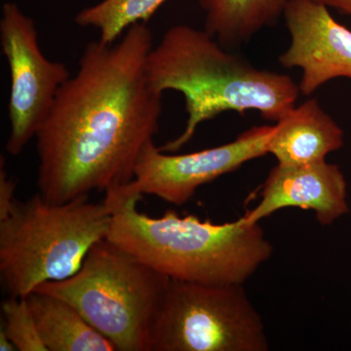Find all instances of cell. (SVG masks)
<instances>
[{
    "mask_svg": "<svg viewBox=\"0 0 351 351\" xmlns=\"http://www.w3.org/2000/svg\"><path fill=\"white\" fill-rule=\"evenodd\" d=\"M152 47L151 29L137 23L119 41H92L83 51L36 136L46 200L66 203L133 181L163 110V94L147 76Z\"/></svg>",
    "mask_w": 351,
    "mask_h": 351,
    "instance_id": "cell-1",
    "label": "cell"
},
{
    "mask_svg": "<svg viewBox=\"0 0 351 351\" xmlns=\"http://www.w3.org/2000/svg\"><path fill=\"white\" fill-rule=\"evenodd\" d=\"M105 193L103 202L112 215L108 241L168 278L244 285L274 253L260 223L244 216L215 223L169 210L152 218L138 211L143 195L132 182Z\"/></svg>",
    "mask_w": 351,
    "mask_h": 351,
    "instance_id": "cell-2",
    "label": "cell"
},
{
    "mask_svg": "<svg viewBox=\"0 0 351 351\" xmlns=\"http://www.w3.org/2000/svg\"><path fill=\"white\" fill-rule=\"evenodd\" d=\"M147 71L154 89L180 92L186 104V127L179 137L159 147L165 152L180 151L200 124L223 112H258L263 119L278 122L301 94L290 75L258 69L205 29L188 25L165 32L147 56Z\"/></svg>",
    "mask_w": 351,
    "mask_h": 351,
    "instance_id": "cell-3",
    "label": "cell"
},
{
    "mask_svg": "<svg viewBox=\"0 0 351 351\" xmlns=\"http://www.w3.org/2000/svg\"><path fill=\"white\" fill-rule=\"evenodd\" d=\"M112 215L88 197L53 203L38 193L16 201L0 219V281L8 297L25 298L41 284L69 278L92 247L107 239Z\"/></svg>",
    "mask_w": 351,
    "mask_h": 351,
    "instance_id": "cell-4",
    "label": "cell"
},
{
    "mask_svg": "<svg viewBox=\"0 0 351 351\" xmlns=\"http://www.w3.org/2000/svg\"><path fill=\"white\" fill-rule=\"evenodd\" d=\"M168 281L104 239L92 247L75 274L41 284L34 291L68 302L117 350L149 351L152 325Z\"/></svg>",
    "mask_w": 351,
    "mask_h": 351,
    "instance_id": "cell-5",
    "label": "cell"
},
{
    "mask_svg": "<svg viewBox=\"0 0 351 351\" xmlns=\"http://www.w3.org/2000/svg\"><path fill=\"white\" fill-rule=\"evenodd\" d=\"M262 316L243 285L168 281L149 351H267Z\"/></svg>",
    "mask_w": 351,
    "mask_h": 351,
    "instance_id": "cell-6",
    "label": "cell"
},
{
    "mask_svg": "<svg viewBox=\"0 0 351 351\" xmlns=\"http://www.w3.org/2000/svg\"><path fill=\"white\" fill-rule=\"evenodd\" d=\"M0 44L11 76L10 133L6 151L11 156H19L36 138L60 89L71 75L66 64L50 61L44 56L34 20L14 2H6L2 6Z\"/></svg>",
    "mask_w": 351,
    "mask_h": 351,
    "instance_id": "cell-7",
    "label": "cell"
},
{
    "mask_svg": "<svg viewBox=\"0 0 351 351\" xmlns=\"http://www.w3.org/2000/svg\"><path fill=\"white\" fill-rule=\"evenodd\" d=\"M276 125L254 126L228 144L186 154H168L151 141L141 152L132 184L138 193L182 206L200 186L269 154Z\"/></svg>",
    "mask_w": 351,
    "mask_h": 351,
    "instance_id": "cell-8",
    "label": "cell"
},
{
    "mask_svg": "<svg viewBox=\"0 0 351 351\" xmlns=\"http://www.w3.org/2000/svg\"><path fill=\"white\" fill-rule=\"evenodd\" d=\"M283 18L290 45L278 57L286 69L302 71L300 91L309 97L337 78L351 80V29L314 0H289Z\"/></svg>",
    "mask_w": 351,
    "mask_h": 351,
    "instance_id": "cell-9",
    "label": "cell"
},
{
    "mask_svg": "<svg viewBox=\"0 0 351 351\" xmlns=\"http://www.w3.org/2000/svg\"><path fill=\"white\" fill-rule=\"evenodd\" d=\"M257 206L244 215L260 223L285 208L311 210L318 223L332 225L350 213L348 184L336 164L320 162L283 166L277 164L263 182Z\"/></svg>",
    "mask_w": 351,
    "mask_h": 351,
    "instance_id": "cell-10",
    "label": "cell"
},
{
    "mask_svg": "<svg viewBox=\"0 0 351 351\" xmlns=\"http://www.w3.org/2000/svg\"><path fill=\"white\" fill-rule=\"evenodd\" d=\"M345 144L341 127L328 114L317 99L295 106L276 122L269 154L283 166L304 165L326 160Z\"/></svg>",
    "mask_w": 351,
    "mask_h": 351,
    "instance_id": "cell-11",
    "label": "cell"
},
{
    "mask_svg": "<svg viewBox=\"0 0 351 351\" xmlns=\"http://www.w3.org/2000/svg\"><path fill=\"white\" fill-rule=\"evenodd\" d=\"M25 298L48 351H117L68 302L36 291Z\"/></svg>",
    "mask_w": 351,
    "mask_h": 351,
    "instance_id": "cell-12",
    "label": "cell"
},
{
    "mask_svg": "<svg viewBox=\"0 0 351 351\" xmlns=\"http://www.w3.org/2000/svg\"><path fill=\"white\" fill-rule=\"evenodd\" d=\"M204 29L228 50L248 43L283 17L289 0H198Z\"/></svg>",
    "mask_w": 351,
    "mask_h": 351,
    "instance_id": "cell-13",
    "label": "cell"
},
{
    "mask_svg": "<svg viewBox=\"0 0 351 351\" xmlns=\"http://www.w3.org/2000/svg\"><path fill=\"white\" fill-rule=\"evenodd\" d=\"M167 0H103L75 16L76 24L100 32L99 40L113 44L131 25L147 22Z\"/></svg>",
    "mask_w": 351,
    "mask_h": 351,
    "instance_id": "cell-14",
    "label": "cell"
},
{
    "mask_svg": "<svg viewBox=\"0 0 351 351\" xmlns=\"http://www.w3.org/2000/svg\"><path fill=\"white\" fill-rule=\"evenodd\" d=\"M2 329L17 350L48 351L27 298L8 297L1 304Z\"/></svg>",
    "mask_w": 351,
    "mask_h": 351,
    "instance_id": "cell-15",
    "label": "cell"
},
{
    "mask_svg": "<svg viewBox=\"0 0 351 351\" xmlns=\"http://www.w3.org/2000/svg\"><path fill=\"white\" fill-rule=\"evenodd\" d=\"M4 160L1 157L0 166V219L5 218L12 209L17 198L15 197L16 182L8 178Z\"/></svg>",
    "mask_w": 351,
    "mask_h": 351,
    "instance_id": "cell-16",
    "label": "cell"
},
{
    "mask_svg": "<svg viewBox=\"0 0 351 351\" xmlns=\"http://www.w3.org/2000/svg\"><path fill=\"white\" fill-rule=\"evenodd\" d=\"M314 1L351 18V0H314Z\"/></svg>",
    "mask_w": 351,
    "mask_h": 351,
    "instance_id": "cell-17",
    "label": "cell"
},
{
    "mask_svg": "<svg viewBox=\"0 0 351 351\" xmlns=\"http://www.w3.org/2000/svg\"><path fill=\"white\" fill-rule=\"evenodd\" d=\"M0 350L1 351H15L17 350L14 346L12 341L7 336L3 329H0Z\"/></svg>",
    "mask_w": 351,
    "mask_h": 351,
    "instance_id": "cell-18",
    "label": "cell"
},
{
    "mask_svg": "<svg viewBox=\"0 0 351 351\" xmlns=\"http://www.w3.org/2000/svg\"><path fill=\"white\" fill-rule=\"evenodd\" d=\"M350 189H351V188H350Z\"/></svg>",
    "mask_w": 351,
    "mask_h": 351,
    "instance_id": "cell-19",
    "label": "cell"
}]
</instances>
